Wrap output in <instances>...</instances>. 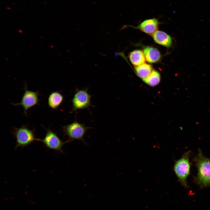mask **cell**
<instances>
[{
    "label": "cell",
    "instance_id": "cell-14",
    "mask_svg": "<svg viewBox=\"0 0 210 210\" xmlns=\"http://www.w3.org/2000/svg\"><path fill=\"white\" fill-rule=\"evenodd\" d=\"M160 76L157 71L153 70L150 74L146 78L142 79L146 84L151 86L157 85L160 82Z\"/></svg>",
    "mask_w": 210,
    "mask_h": 210
},
{
    "label": "cell",
    "instance_id": "cell-15",
    "mask_svg": "<svg viewBox=\"0 0 210 210\" xmlns=\"http://www.w3.org/2000/svg\"><path fill=\"white\" fill-rule=\"evenodd\" d=\"M7 8L8 9V10H10V9H11L10 8L8 7H7Z\"/></svg>",
    "mask_w": 210,
    "mask_h": 210
},
{
    "label": "cell",
    "instance_id": "cell-8",
    "mask_svg": "<svg viewBox=\"0 0 210 210\" xmlns=\"http://www.w3.org/2000/svg\"><path fill=\"white\" fill-rule=\"evenodd\" d=\"M159 24V22L157 19H149L143 21L135 28L148 34L152 35L157 30Z\"/></svg>",
    "mask_w": 210,
    "mask_h": 210
},
{
    "label": "cell",
    "instance_id": "cell-13",
    "mask_svg": "<svg viewBox=\"0 0 210 210\" xmlns=\"http://www.w3.org/2000/svg\"><path fill=\"white\" fill-rule=\"evenodd\" d=\"M137 75L142 79L147 77L153 70L151 65L144 63L135 67Z\"/></svg>",
    "mask_w": 210,
    "mask_h": 210
},
{
    "label": "cell",
    "instance_id": "cell-3",
    "mask_svg": "<svg viewBox=\"0 0 210 210\" xmlns=\"http://www.w3.org/2000/svg\"><path fill=\"white\" fill-rule=\"evenodd\" d=\"M191 151L185 153L180 159L175 161L173 170L181 184L186 188L188 187L187 179L190 173V163L189 158Z\"/></svg>",
    "mask_w": 210,
    "mask_h": 210
},
{
    "label": "cell",
    "instance_id": "cell-11",
    "mask_svg": "<svg viewBox=\"0 0 210 210\" xmlns=\"http://www.w3.org/2000/svg\"><path fill=\"white\" fill-rule=\"evenodd\" d=\"M146 60L150 63L157 62L160 60L161 55L156 48L148 46L144 49Z\"/></svg>",
    "mask_w": 210,
    "mask_h": 210
},
{
    "label": "cell",
    "instance_id": "cell-10",
    "mask_svg": "<svg viewBox=\"0 0 210 210\" xmlns=\"http://www.w3.org/2000/svg\"><path fill=\"white\" fill-rule=\"evenodd\" d=\"M63 95L58 91L51 92L48 98V104L51 109H57L62 102L64 99Z\"/></svg>",
    "mask_w": 210,
    "mask_h": 210
},
{
    "label": "cell",
    "instance_id": "cell-4",
    "mask_svg": "<svg viewBox=\"0 0 210 210\" xmlns=\"http://www.w3.org/2000/svg\"><path fill=\"white\" fill-rule=\"evenodd\" d=\"M12 133L16 140L15 148L21 147L24 148L29 146L36 141H40V139L36 137L34 130H31L27 126L23 125L21 127H14Z\"/></svg>",
    "mask_w": 210,
    "mask_h": 210
},
{
    "label": "cell",
    "instance_id": "cell-5",
    "mask_svg": "<svg viewBox=\"0 0 210 210\" xmlns=\"http://www.w3.org/2000/svg\"><path fill=\"white\" fill-rule=\"evenodd\" d=\"M88 88L79 89L76 88L72 99V113L78 110L89 109L91 106V99L92 96L88 92Z\"/></svg>",
    "mask_w": 210,
    "mask_h": 210
},
{
    "label": "cell",
    "instance_id": "cell-6",
    "mask_svg": "<svg viewBox=\"0 0 210 210\" xmlns=\"http://www.w3.org/2000/svg\"><path fill=\"white\" fill-rule=\"evenodd\" d=\"M40 141L43 143L44 147L48 149L52 150L61 153H63L62 147L67 143L66 141L63 142L57 134L49 128L47 130L44 137Z\"/></svg>",
    "mask_w": 210,
    "mask_h": 210
},
{
    "label": "cell",
    "instance_id": "cell-1",
    "mask_svg": "<svg viewBox=\"0 0 210 210\" xmlns=\"http://www.w3.org/2000/svg\"><path fill=\"white\" fill-rule=\"evenodd\" d=\"M198 152L193 160L197 170L194 181L201 188L210 187V158L204 156L200 149Z\"/></svg>",
    "mask_w": 210,
    "mask_h": 210
},
{
    "label": "cell",
    "instance_id": "cell-9",
    "mask_svg": "<svg viewBox=\"0 0 210 210\" xmlns=\"http://www.w3.org/2000/svg\"><path fill=\"white\" fill-rule=\"evenodd\" d=\"M152 37L155 42L159 44L168 48L172 45V38L164 32L157 30L153 34Z\"/></svg>",
    "mask_w": 210,
    "mask_h": 210
},
{
    "label": "cell",
    "instance_id": "cell-7",
    "mask_svg": "<svg viewBox=\"0 0 210 210\" xmlns=\"http://www.w3.org/2000/svg\"><path fill=\"white\" fill-rule=\"evenodd\" d=\"M24 92L21 101L17 103H12L15 106H20L24 109V114L27 115V111L30 108L38 105L39 100L38 96L40 95L38 92H34L27 89L26 85L24 86Z\"/></svg>",
    "mask_w": 210,
    "mask_h": 210
},
{
    "label": "cell",
    "instance_id": "cell-12",
    "mask_svg": "<svg viewBox=\"0 0 210 210\" xmlns=\"http://www.w3.org/2000/svg\"><path fill=\"white\" fill-rule=\"evenodd\" d=\"M132 63L138 66L144 63L146 59L144 52L140 50H135L132 52L129 56Z\"/></svg>",
    "mask_w": 210,
    "mask_h": 210
},
{
    "label": "cell",
    "instance_id": "cell-2",
    "mask_svg": "<svg viewBox=\"0 0 210 210\" xmlns=\"http://www.w3.org/2000/svg\"><path fill=\"white\" fill-rule=\"evenodd\" d=\"M91 128L78 122L76 119L72 123L63 126L62 130L64 136H67L68 137L66 141L67 143L77 140H81L85 145H87L84 140V137L87 130Z\"/></svg>",
    "mask_w": 210,
    "mask_h": 210
}]
</instances>
